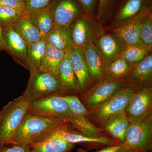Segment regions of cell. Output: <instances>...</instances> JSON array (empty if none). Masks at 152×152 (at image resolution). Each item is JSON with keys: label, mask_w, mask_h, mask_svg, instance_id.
I'll use <instances>...</instances> for the list:
<instances>
[{"label": "cell", "mask_w": 152, "mask_h": 152, "mask_svg": "<svg viewBox=\"0 0 152 152\" xmlns=\"http://www.w3.org/2000/svg\"><path fill=\"white\" fill-rule=\"evenodd\" d=\"M121 144L113 145L107 146V147L96 152H116L118 149L119 148Z\"/></svg>", "instance_id": "obj_37"}, {"label": "cell", "mask_w": 152, "mask_h": 152, "mask_svg": "<svg viewBox=\"0 0 152 152\" xmlns=\"http://www.w3.org/2000/svg\"><path fill=\"white\" fill-rule=\"evenodd\" d=\"M151 152V151H140V152Z\"/></svg>", "instance_id": "obj_41"}, {"label": "cell", "mask_w": 152, "mask_h": 152, "mask_svg": "<svg viewBox=\"0 0 152 152\" xmlns=\"http://www.w3.org/2000/svg\"><path fill=\"white\" fill-rule=\"evenodd\" d=\"M60 96L67 103L71 111L75 115L85 116L88 113L84 105L75 95H64Z\"/></svg>", "instance_id": "obj_31"}, {"label": "cell", "mask_w": 152, "mask_h": 152, "mask_svg": "<svg viewBox=\"0 0 152 152\" xmlns=\"http://www.w3.org/2000/svg\"><path fill=\"white\" fill-rule=\"evenodd\" d=\"M116 152H137L133 149L130 147L125 143H122L119 148L118 149Z\"/></svg>", "instance_id": "obj_38"}, {"label": "cell", "mask_w": 152, "mask_h": 152, "mask_svg": "<svg viewBox=\"0 0 152 152\" xmlns=\"http://www.w3.org/2000/svg\"><path fill=\"white\" fill-rule=\"evenodd\" d=\"M29 103L21 95L9 102L0 112V142L3 145H7L20 126L28 113Z\"/></svg>", "instance_id": "obj_2"}, {"label": "cell", "mask_w": 152, "mask_h": 152, "mask_svg": "<svg viewBox=\"0 0 152 152\" xmlns=\"http://www.w3.org/2000/svg\"><path fill=\"white\" fill-rule=\"evenodd\" d=\"M94 44L102 56L106 66L121 58L127 47L119 36L111 32L104 33Z\"/></svg>", "instance_id": "obj_8"}, {"label": "cell", "mask_w": 152, "mask_h": 152, "mask_svg": "<svg viewBox=\"0 0 152 152\" xmlns=\"http://www.w3.org/2000/svg\"><path fill=\"white\" fill-rule=\"evenodd\" d=\"M56 77L65 92L73 95L80 91L77 78L70 64L67 53L59 66Z\"/></svg>", "instance_id": "obj_17"}, {"label": "cell", "mask_w": 152, "mask_h": 152, "mask_svg": "<svg viewBox=\"0 0 152 152\" xmlns=\"http://www.w3.org/2000/svg\"><path fill=\"white\" fill-rule=\"evenodd\" d=\"M124 84L122 81H105L94 91L87 100V104L94 106L103 103L115 94Z\"/></svg>", "instance_id": "obj_20"}, {"label": "cell", "mask_w": 152, "mask_h": 152, "mask_svg": "<svg viewBox=\"0 0 152 152\" xmlns=\"http://www.w3.org/2000/svg\"><path fill=\"white\" fill-rule=\"evenodd\" d=\"M150 7L142 11L119 27L110 30L109 31L119 36L128 46L142 45L140 37L141 28L145 15Z\"/></svg>", "instance_id": "obj_13"}, {"label": "cell", "mask_w": 152, "mask_h": 152, "mask_svg": "<svg viewBox=\"0 0 152 152\" xmlns=\"http://www.w3.org/2000/svg\"><path fill=\"white\" fill-rule=\"evenodd\" d=\"M28 113L69 123L75 116L67 103L58 96H49L30 103Z\"/></svg>", "instance_id": "obj_6"}, {"label": "cell", "mask_w": 152, "mask_h": 152, "mask_svg": "<svg viewBox=\"0 0 152 152\" xmlns=\"http://www.w3.org/2000/svg\"><path fill=\"white\" fill-rule=\"evenodd\" d=\"M47 44L67 53L74 47L69 26H55L45 37Z\"/></svg>", "instance_id": "obj_18"}, {"label": "cell", "mask_w": 152, "mask_h": 152, "mask_svg": "<svg viewBox=\"0 0 152 152\" xmlns=\"http://www.w3.org/2000/svg\"><path fill=\"white\" fill-rule=\"evenodd\" d=\"M67 54L77 78L79 90L83 89L88 84L90 76L83 50L74 46L69 50Z\"/></svg>", "instance_id": "obj_15"}, {"label": "cell", "mask_w": 152, "mask_h": 152, "mask_svg": "<svg viewBox=\"0 0 152 152\" xmlns=\"http://www.w3.org/2000/svg\"><path fill=\"white\" fill-rule=\"evenodd\" d=\"M77 152H88L86 150L83 149H78L77 151Z\"/></svg>", "instance_id": "obj_40"}, {"label": "cell", "mask_w": 152, "mask_h": 152, "mask_svg": "<svg viewBox=\"0 0 152 152\" xmlns=\"http://www.w3.org/2000/svg\"><path fill=\"white\" fill-rule=\"evenodd\" d=\"M65 123L28 113L7 145H29L41 135Z\"/></svg>", "instance_id": "obj_1"}, {"label": "cell", "mask_w": 152, "mask_h": 152, "mask_svg": "<svg viewBox=\"0 0 152 152\" xmlns=\"http://www.w3.org/2000/svg\"><path fill=\"white\" fill-rule=\"evenodd\" d=\"M76 145L56 139H50L30 144L31 152H69Z\"/></svg>", "instance_id": "obj_26"}, {"label": "cell", "mask_w": 152, "mask_h": 152, "mask_svg": "<svg viewBox=\"0 0 152 152\" xmlns=\"http://www.w3.org/2000/svg\"><path fill=\"white\" fill-rule=\"evenodd\" d=\"M85 13L96 15L98 0H77Z\"/></svg>", "instance_id": "obj_35"}, {"label": "cell", "mask_w": 152, "mask_h": 152, "mask_svg": "<svg viewBox=\"0 0 152 152\" xmlns=\"http://www.w3.org/2000/svg\"><path fill=\"white\" fill-rule=\"evenodd\" d=\"M128 75L133 83L144 85L151 82L152 52L140 61L131 66Z\"/></svg>", "instance_id": "obj_21"}, {"label": "cell", "mask_w": 152, "mask_h": 152, "mask_svg": "<svg viewBox=\"0 0 152 152\" xmlns=\"http://www.w3.org/2000/svg\"><path fill=\"white\" fill-rule=\"evenodd\" d=\"M114 0H98L97 18L101 23L113 8Z\"/></svg>", "instance_id": "obj_32"}, {"label": "cell", "mask_w": 152, "mask_h": 152, "mask_svg": "<svg viewBox=\"0 0 152 152\" xmlns=\"http://www.w3.org/2000/svg\"><path fill=\"white\" fill-rule=\"evenodd\" d=\"M151 7V0H125L108 31L119 27L142 11Z\"/></svg>", "instance_id": "obj_14"}, {"label": "cell", "mask_w": 152, "mask_h": 152, "mask_svg": "<svg viewBox=\"0 0 152 152\" xmlns=\"http://www.w3.org/2000/svg\"><path fill=\"white\" fill-rule=\"evenodd\" d=\"M130 122L129 117L124 110L112 116L106 120L104 128L115 140L124 143L126 131Z\"/></svg>", "instance_id": "obj_19"}, {"label": "cell", "mask_w": 152, "mask_h": 152, "mask_svg": "<svg viewBox=\"0 0 152 152\" xmlns=\"http://www.w3.org/2000/svg\"><path fill=\"white\" fill-rule=\"evenodd\" d=\"M24 14L8 7L0 6V25L3 27L12 26Z\"/></svg>", "instance_id": "obj_30"}, {"label": "cell", "mask_w": 152, "mask_h": 152, "mask_svg": "<svg viewBox=\"0 0 152 152\" xmlns=\"http://www.w3.org/2000/svg\"><path fill=\"white\" fill-rule=\"evenodd\" d=\"M152 47L141 45L128 46L121 58L128 63L130 66L140 62L152 52Z\"/></svg>", "instance_id": "obj_28"}, {"label": "cell", "mask_w": 152, "mask_h": 152, "mask_svg": "<svg viewBox=\"0 0 152 152\" xmlns=\"http://www.w3.org/2000/svg\"><path fill=\"white\" fill-rule=\"evenodd\" d=\"M3 27L0 25V50L6 51L5 45L3 37Z\"/></svg>", "instance_id": "obj_39"}, {"label": "cell", "mask_w": 152, "mask_h": 152, "mask_svg": "<svg viewBox=\"0 0 152 152\" xmlns=\"http://www.w3.org/2000/svg\"><path fill=\"white\" fill-rule=\"evenodd\" d=\"M140 37L142 45L152 47V7L148 9L143 21Z\"/></svg>", "instance_id": "obj_29"}, {"label": "cell", "mask_w": 152, "mask_h": 152, "mask_svg": "<svg viewBox=\"0 0 152 152\" xmlns=\"http://www.w3.org/2000/svg\"><path fill=\"white\" fill-rule=\"evenodd\" d=\"M55 26H69L77 18L85 13L77 0H53L49 6Z\"/></svg>", "instance_id": "obj_9"}, {"label": "cell", "mask_w": 152, "mask_h": 152, "mask_svg": "<svg viewBox=\"0 0 152 152\" xmlns=\"http://www.w3.org/2000/svg\"><path fill=\"white\" fill-rule=\"evenodd\" d=\"M130 66L123 58L113 61L106 66L104 75L105 81H121V79L128 75Z\"/></svg>", "instance_id": "obj_27"}, {"label": "cell", "mask_w": 152, "mask_h": 152, "mask_svg": "<svg viewBox=\"0 0 152 152\" xmlns=\"http://www.w3.org/2000/svg\"><path fill=\"white\" fill-rule=\"evenodd\" d=\"M47 45L45 38L36 42L27 43V64L30 74L39 70Z\"/></svg>", "instance_id": "obj_25"}, {"label": "cell", "mask_w": 152, "mask_h": 152, "mask_svg": "<svg viewBox=\"0 0 152 152\" xmlns=\"http://www.w3.org/2000/svg\"><path fill=\"white\" fill-rule=\"evenodd\" d=\"M73 129V127L69 123L66 122L41 135L34 142L56 139L75 145L83 144L91 147L113 145L120 144L118 141L106 136L99 137H87L76 132Z\"/></svg>", "instance_id": "obj_5"}, {"label": "cell", "mask_w": 152, "mask_h": 152, "mask_svg": "<svg viewBox=\"0 0 152 152\" xmlns=\"http://www.w3.org/2000/svg\"><path fill=\"white\" fill-rule=\"evenodd\" d=\"M3 37L6 51L16 62L28 70L27 43L12 26L3 28Z\"/></svg>", "instance_id": "obj_10"}, {"label": "cell", "mask_w": 152, "mask_h": 152, "mask_svg": "<svg viewBox=\"0 0 152 152\" xmlns=\"http://www.w3.org/2000/svg\"><path fill=\"white\" fill-rule=\"evenodd\" d=\"M66 53L47 44L39 69L57 76L58 68Z\"/></svg>", "instance_id": "obj_24"}, {"label": "cell", "mask_w": 152, "mask_h": 152, "mask_svg": "<svg viewBox=\"0 0 152 152\" xmlns=\"http://www.w3.org/2000/svg\"><path fill=\"white\" fill-rule=\"evenodd\" d=\"M12 147H8L3 145L0 148V152H31L29 145H12Z\"/></svg>", "instance_id": "obj_36"}, {"label": "cell", "mask_w": 152, "mask_h": 152, "mask_svg": "<svg viewBox=\"0 0 152 152\" xmlns=\"http://www.w3.org/2000/svg\"><path fill=\"white\" fill-rule=\"evenodd\" d=\"M53 0H24L26 13L48 7Z\"/></svg>", "instance_id": "obj_33"}, {"label": "cell", "mask_w": 152, "mask_h": 152, "mask_svg": "<svg viewBox=\"0 0 152 152\" xmlns=\"http://www.w3.org/2000/svg\"><path fill=\"white\" fill-rule=\"evenodd\" d=\"M82 49L90 78L94 81L99 80L104 77L106 67L102 56L94 44L87 45Z\"/></svg>", "instance_id": "obj_16"}, {"label": "cell", "mask_w": 152, "mask_h": 152, "mask_svg": "<svg viewBox=\"0 0 152 152\" xmlns=\"http://www.w3.org/2000/svg\"><path fill=\"white\" fill-rule=\"evenodd\" d=\"M64 91L56 76L39 69L30 74L26 88L22 95L25 100L31 103L49 96H61V93Z\"/></svg>", "instance_id": "obj_3"}, {"label": "cell", "mask_w": 152, "mask_h": 152, "mask_svg": "<svg viewBox=\"0 0 152 152\" xmlns=\"http://www.w3.org/2000/svg\"><path fill=\"white\" fill-rule=\"evenodd\" d=\"M75 47L82 48L95 41L104 33L96 16L84 13L69 26Z\"/></svg>", "instance_id": "obj_4"}, {"label": "cell", "mask_w": 152, "mask_h": 152, "mask_svg": "<svg viewBox=\"0 0 152 152\" xmlns=\"http://www.w3.org/2000/svg\"><path fill=\"white\" fill-rule=\"evenodd\" d=\"M124 143L138 152L150 151L152 148V119L130 122L126 131Z\"/></svg>", "instance_id": "obj_7"}, {"label": "cell", "mask_w": 152, "mask_h": 152, "mask_svg": "<svg viewBox=\"0 0 152 152\" xmlns=\"http://www.w3.org/2000/svg\"><path fill=\"white\" fill-rule=\"evenodd\" d=\"M0 6L8 7L22 13L26 14L24 0H0Z\"/></svg>", "instance_id": "obj_34"}, {"label": "cell", "mask_w": 152, "mask_h": 152, "mask_svg": "<svg viewBox=\"0 0 152 152\" xmlns=\"http://www.w3.org/2000/svg\"><path fill=\"white\" fill-rule=\"evenodd\" d=\"M152 105L151 89L145 88L134 93L125 109L130 122L143 119L151 115Z\"/></svg>", "instance_id": "obj_11"}, {"label": "cell", "mask_w": 152, "mask_h": 152, "mask_svg": "<svg viewBox=\"0 0 152 152\" xmlns=\"http://www.w3.org/2000/svg\"><path fill=\"white\" fill-rule=\"evenodd\" d=\"M27 14L44 37L55 27L54 20L49 7Z\"/></svg>", "instance_id": "obj_22"}, {"label": "cell", "mask_w": 152, "mask_h": 152, "mask_svg": "<svg viewBox=\"0 0 152 152\" xmlns=\"http://www.w3.org/2000/svg\"><path fill=\"white\" fill-rule=\"evenodd\" d=\"M134 94L129 88L118 91L98 108L96 115L99 119L105 121L112 116L124 111Z\"/></svg>", "instance_id": "obj_12"}, {"label": "cell", "mask_w": 152, "mask_h": 152, "mask_svg": "<svg viewBox=\"0 0 152 152\" xmlns=\"http://www.w3.org/2000/svg\"><path fill=\"white\" fill-rule=\"evenodd\" d=\"M12 27L27 43L36 42L45 38L31 21L28 14L23 15Z\"/></svg>", "instance_id": "obj_23"}, {"label": "cell", "mask_w": 152, "mask_h": 152, "mask_svg": "<svg viewBox=\"0 0 152 152\" xmlns=\"http://www.w3.org/2000/svg\"><path fill=\"white\" fill-rule=\"evenodd\" d=\"M1 115L0 114V122H1Z\"/></svg>", "instance_id": "obj_43"}, {"label": "cell", "mask_w": 152, "mask_h": 152, "mask_svg": "<svg viewBox=\"0 0 152 152\" xmlns=\"http://www.w3.org/2000/svg\"><path fill=\"white\" fill-rule=\"evenodd\" d=\"M2 146H3V145L1 143V142H0V148H1V147Z\"/></svg>", "instance_id": "obj_42"}]
</instances>
